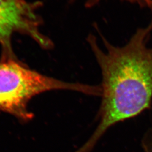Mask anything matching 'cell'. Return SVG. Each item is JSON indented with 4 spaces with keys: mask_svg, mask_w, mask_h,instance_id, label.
Wrapping results in <instances>:
<instances>
[{
    "mask_svg": "<svg viewBox=\"0 0 152 152\" xmlns=\"http://www.w3.org/2000/svg\"><path fill=\"white\" fill-rule=\"evenodd\" d=\"M144 152H152V129L148 131L142 140Z\"/></svg>",
    "mask_w": 152,
    "mask_h": 152,
    "instance_id": "5b68a950",
    "label": "cell"
},
{
    "mask_svg": "<svg viewBox=\"0 0 152 152\" xmlns=\"http://www.w3.org/2000/svg\"><path fill=\"white\" fill-rule=\"evenodd\" d=\"M152 23L137 29L123 46H115L104 36L101 49L93 34L87 37L102 75L100 122L88 141L75 152H90L113 125L141 113L152 99V48L148 42Z\"/></svg>",
    "mask_w": 152,
    "mask_h": 152,
    "instance_id": "6da1fadb",
    "label": "cell"
},
{
    "mask_svg": "<svg viewBox=\"0 0 152 152\" xmlns=\"http://www.w3.org/2000/svg\"><path fill=\"white\" fill-rule=\"evenodd\" d=\"M150 10H151V11H152V8H151V9H150Z\"/></svg>",
    "mask_w": 152,
    "mask_h": 152,
    "instance_id": "8992f818",
    "label": "cell"
},
{
    "mask_svg": "<svg viewBox=\"0 0 152 152\" xmlns=\"http://www.w3.org/2000/svg\"><path fill=\"white\" fill-rule=\"evenodd\" d=\"M40 6L39 2L0 0V42L8 49L11 35L19 33L32 38L43 49H52V41L39 30L42 20L36 10Z\"/></svg>",
    "mask_w": 152,
    "mask_h": 152,
    "instance_id": "3957f363",
    "label": "cell"
},
{
    "mask_svg": "<svg viewBox=\"0 0 152 152\" xmlns=\"http://www.w3.org/2000/svg\"><path fill=\"white\" fill-rule=\"evenodd\" d=\"M101 0H87L86 3V7L88 8L92 7L97 5ZM130 2L132 4H135L140 7H145L151 9L152 7V0H121Z\"/></svg>",
    "mask_w": 152,
    "mask_h": 152,
    "instance_id": "277c9868",
    "label": "cell"
},
{
    "mask_svg": "<svg viewBox=\"0 0 152 152\" xmlns=\"http://www.w3.org/2000/svg\"><path fill=\"white\" fill-rule=\"evenodd\" d=\"M7 55L0 61V110L20 120L32 118V113L28 110V103L39 94L56 90H72L90 95L97 94L96 86L69 83L45 76Z\"/></svg>",
    "mask_w": 152,
    "mask_h": 152,
    "instance_id": "7a4b0ae2",
    "label": "cell"
}]
</instances>
